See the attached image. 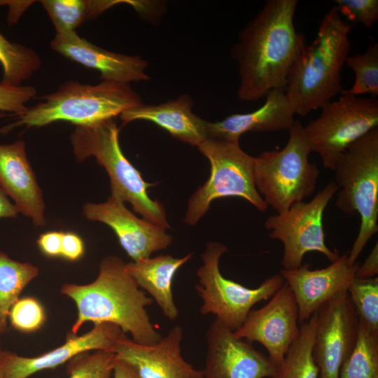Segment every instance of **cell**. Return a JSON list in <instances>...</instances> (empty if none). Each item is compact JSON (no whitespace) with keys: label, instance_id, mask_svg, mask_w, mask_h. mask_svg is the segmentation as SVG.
Segmentation results:
<instances>
[{"label":"cell","instance_id":"obj_11","mask_svg":"<svg viewBox=\"0 0 378 378\" xmlns=\"http://www.w3.org/2000/svg\"><path fill=\"white\" fill-rule=\"evenodd\" d=\"M337 190V184L331 181L309 202L295 203L286 211L266 219L270 237L284 245V269L300 267L308 252L321 253L331 262L340 257L337 251L326 246L323 225L325 209Z\"/></svg>","mask_w":378,"mask_h":378},{"label":"cell","instance_id":"obj_22","mask_svg":"<svg viewBox=\"0 0 378 378\" xmlns=\"http://www.w3.org/2000/svg\"><path fill=\"white\" fill-rule=\"evenodd\" d=\"M193 101L187 94L158 104H141L119 116L123 125L135 120L155 123L173 137L198 146L207 137V121L192 113Z\"/></svg>","mask_w":378,"mask_h":378},{"label":"cell","instance_id":"obj_7","mask_svg":"<svg viewBox=\"0 0 378 378\" xmlns=\"http://www.w3.org/2000/svg\"><path fill=\"white\" fill-rule=\"evenodd\" d=\"M288 132V140L282 149L263 151L253 160L255 188L277 214L312 195L320 175L317 165L309 160L312 152L300 121L295 120Z\"/></svg>","mask_w":378,"mask_h":378},{"label":"cell","instance_id":"obj_29","mask_svg":"<svg viewBox=\"0 0 378 378\" xmlns=\"http://www.w3.org/2000/svg\"><path fill=\"white\" fill-rule=\"evenodd\" d=\"M345 64L355 74L353 86L342 92L358 97L370 94L372 97L378 95V43L368 44L365 52L349 56Z\"/></svg>","mask_w":378,"mask_h":378},{"label":"cell","instance_id":"obj_37","mask_svg":"<svg viewBox=\"0 0 378 378\" xmlns=\"http://www.w3.org/2000/svg\"><path fill=\"white\" fill-rule=\"evenodd\" d=\"M378 274V244L373 246L370 254L361 266H358L356 277L360 279H370L377 276Z\"/></svg>","mask_w":378,"mask_h":378},{"label":"cell","instance_id":"obj_15","mask_svg":"<svg viewBox=\"0 0 378 378\" xmlns=\"http://www.w3.org/2000/svg\"><path fill=\"white\" fill-rule=\"evenodd\" d=\"M83 214L88 220L108 225L133 261L150 258L153 252L167 248L172 242L165 229L139 218L124 202L112 195L105 202L85 204Z\"/></svg>","mask_w":378,"mask_h":378},{"label":"cell","instance_id":"obj_30","mask_svg":"<svg viewBox=\"0 0 378 378\" xmlns=\"http://www.w3.org/2000/svg\"><path fill=\"white\" fill-rule=\"evenodd\" d=\"M359 320L378 335V278H355L347 290Z\"/></svg>","mask_w":378,"mask_h":378},{"label":"cell","instance_id":"obj_2","mask_svg":"<svg viewBox=\"0 0 378 378\" xmlns=\"http://www.w3.org/2000/svg\"><path fill=\"white\" fill-rule=\"evenodd\" d=\"M125 264L118 256H106L102 260L99 275L93 282L63 285L61 292L74 301L78 309L71 328L73 335H76L85 322L91 321L115 324L142 344H155L162 337L146 309L153 299L139 288L127 272Z\"/></svg>","mask_w":378,"mask_h":378},{"label":"cell","instance_id":"obj_25","mask_svg":"<svg viewBox=\"0 0 378 378\" xmlns=\"http://www.w3.org/2000/svg\"><path fill=\"white\" fill-rule=\"evenodd\" d=\"M123 1L43 0L41 1L56 33L76 31L85 21L93 19Z\"/></svg>","mask_w":378,"mask_h":378},{"label":"cell","instance_id":"obj_18","mask_svg":"<svg viewBox=\"0 0 378 378\" xmlns=\"http://www.w3.org/2000/svg\"><path fill=\"white\" fill-rule=\"evenodd\" d=\"M125 335L115 324H94L88 332L81 336L71 335L62 346L38 356L24 357L1 351L0 368L4 378H27L38 371L54 368L84 352H113L116 342Z\"/></svg>","mask_w":378,"mask_h":378},{"label":"cell","instance_id":"obj_12","mask_svg":"<svg viewBox=\"0 0 378 378\" xmlns=\"http://www.w3.org/2000/svg\"><path fill=\"white\" fill-rule=\"evenodd\" d=\"M316 313L315 362L321 378H338L356 343L358 314L347 290L338 293Z\"/></svg>","mask_w":378,"mask_h":378},{"label":"cell","instance_id":"obj_21","mask_svg":"<svg viewBox=\"0 0 378 378\" xmlns=\"http://www.w3.org/2000/svg\"><path fill=\"white\" fill-rule=\"evenodd\" d=\"M265 97V103L252 112L234 113L220 121L207 122L208 137L239 143L240 136L248 132L288 130L295 122V113L284 89L272 90Z\"/></svg>","mask_w":378,"mask_h":378},{"label":"cell","instance_id":"obj_26","mask_svg":"<svg viewBox=\"0 0 378 378\" xmlns=\"http://www.w3.org/2000/svg\"><path fill=\"white\" fill-rule=\"evenodd\" d=\"M38 275L29 262L11 259L0 251V333L6 329L9 311L27 285Z\"/></svg>","mask_w":378,"mask_h":378},{"label":"cell","instance_id":"obj_36","mask_svg":"<svg viewBox=\"0 0 378 378\" xmlns=\"http://www.w3.org/2000/svg\"><path fill=\"white\" fill-rule=\"evenodd\" d=\"M62 232L51 231L41 234L37 239V244L46 255L60 256Z\"/></svg>","mask_w":378,"mask_h":378},{"label":"cell","instance_id":"obj_5","mask_svg":"<svg viewBox=\"0 0 378 378\" xmlns=\"http://www.w3.org/2000/svg\"><path fill=\"white\" fill-rule=\"evenodd\" d=\"M119 131L115 118L85 126H76L70 139L78 161L93 156L108 174L111 195L130 202L134 212L144 219L164 229L169 228L163 204L152 200L140 172L123 154L119 143Z\"/></svg>","mask_w":378,"mask_h":378},{"label":"cell","instance_id":"obj_24","mask_svg":"<svg viewBox=\"0 0 378 378\" xmlns=\"http://www.w3.org/2000/svg\"><path fill=\"white\" fill-rule=\"evenodd\" d=\"M317 316L315 312L300 326V334L289 347L275 378H318V368L314 358Z\"/></svg>","mask_w":378,"mask_h":378},{"label":"cell","instance_id":"obj_28","mask_svg":"<svg viewBox=\"0 0 378 378\" xmlns=\"http://www.w3.org/2000/svg\"><path fill=\"white\" fill-rule=\"evenodd\" d=\"M0 64L3 68L1 83L19 86L40 68L41 59L32 49L8 41L0 33Z\"/></svg>","mask_w":378,"mask_h":378},{"label":"cell","instance_id":"obj_40","mask_svg":"<svg viewBox=\"0 0 378 378\" xmlns=\"http://www.w3.org/2000/svg\"><path fill=\"white\" fill-rule=\"evenodd\" d=\"M0 335H1V333H0ZM1 347H0V354H1ZM0 378H4L1 368H0Z\"/></svg>","mask_w":378,"mask_h":378},{"label":"cell","instance_id":"obj_9","mask_svg":"<svg viewBox=\"0 0 378 378\" xmlns=\"http://www.w3.org/2000/svg\"><path fill=\"white\" fill-rule=\"evenodd\" d=\"M227 251L225 245L209 241L201 255L203 265L198 269L199 284L195 290L202 300L201 314H214L216 319L232 331L239 329L251 307L272 296L284 284L279 274L266 279L258 288H248L225 278L220 272L219 260Z\"/></svg>","mask_w":378,"mask_h":378},{"label":"cell","instance_id":"obj_31","mask_svg":"<svg viewBox=\"0 0 378 378\" xmlns=\"http://www.w3.org/2000/svg\"><path fill=\"white\" fill-rule=\"evenodd\" d=\"M80 354L68 361L69 378H110L116 361L115 354L93 351Z\"/></svg>","mask_w":378,"mask_h":378},{"label":"cell","instance_id":"obj_1","mask_svg":"<svg viewBox=\"0 0 378 378\" xmlns=\"http://www.w3.org/2000/svg\"><path fill=\"white\" fill-rule=\"evenodd\" d=\"M298 0H268L240 31L232 48L243 102L265 97L272 90L284 89L288 74L306 46L294 24Z\"/></svg>","mask_w":378,"mask_h":378},{"label":"cell","instance_id":"obj_33","mask_svg":"<svg viewBox=\"0 0 378 378\" xmlns=\"http://www.w3.org/2000/svg\"><path fill=\"white\" fill-rule=\"evenodd\" d=\"M335 6L342 16L370 28L378 20L377 0H336Z\"/></svg>","mask_w":378,"mask_h":378},{"label":"cell","instance_id":"obj_38","mask_svg":"<svg viewBox=\"0 0 378 378\" xmlns=\"http://www.w3.org/2000/svg\"><path fill=\"white\" fill-rule=\"evenodd\" d=\"M18 213L19 211L16 206L10 202L5 192L0 187V218H15Z\"/></svg>","mask_w":378,"mask_h":378},{"label":"cell","instance_id":"obj_32","mask_svg":"<svg viewBox=\"0 0 378 378\" xmlns=\"http://www.w3.org/2000/svg\"><path fill=\"white\" fill-rule=\"evenodd\" d=\"M8 318L11 326L23 332H31L41 328L46 320L41 304L35 298L18 299L11 307Z\"/></svg>","mask_w":378,"mask_h":378},{"label":"cell","instance_id":"obj_19","mask_svg":"<svg viewBox=\"0 0 378 378\" xmlns=\"http://www.w3.org/2000/svg\"><path fill=\"white\" fill-rule=\"evenodd\" d=\"M50 48L71 61L99 71L102 80L130 84L150 78L146 72L148 62L141 57L105 50L76 31L56 33Z\"/></svg>","mask_w":378,"mask_h":378},{"label":"cell","instance_id":"obj_13","mask_svg":"<svg viewBox=\"0 0 378 378\" xmlns=\"http://www.w3.org/2000/svg\"><path fill=\"white\" fill-rule=\"evenodd\" d=\"M300 331L295 299L284 282L267 304L251 310L241 326L234 332L239 338L263 345L268 358L278 368Z\"/></svg>","mask_w":378,"mask_h":378},{"label":"cell","instance_id":"obj_16","mask_svg":"<svg viewBox=\"0 0 378 378\" xmlns=\"http://www.w3.org/2000/svg\"><path fill=\"white\" fill-rule=\"evenodd\" d=\"M183 329L174 326L153 344H142L125 335L115 344L117 359L128 363L139 378H203L202 371L186 361L181 353Z\"/></svg>","mask_w":378,"mask_h":378},{"label":"cell","instance_id":"obj_20","mask_svg":"<svg viewBox=\"0 0 378 378\" xmlns=\"http://www.w3.org/2000/svg\"><path fill=\"white\" fill-rule=\"evenodd\" d=\"M0 187L20 213L36 225H45L42 191L27 157L25 142L21 139L0 144Z\"/></svg>","mask_w":378,"mask_h":378},{"label":"cell","instance_id":"obj_8","mask_svg":"<svg viewBox=\"0 0 378 378\" xmlns=\"http://www.w3.org/2000/svg\"><path fill=\"white\" fill-rule=\"evenodd\" d=\"M197 148L209 160L211 173L190 198L186 223L195 225L214 200L225 197H239L262 212L267 210L268 206L253 181L254 157L245 153L239 143L207 137Z\"/></svg>","mask_w":378,"mask_h":378},{"label":"cell","instance_id":"obj_6","mask_svg":"<svg viewBox=\"0 0 378 378\" xmlns=\"http://www.w3.org/2000/svg\"><path fill=\"white\" fill-rule=\"evenodd\" d=\"M332 171L338 186L335 206L344 214L360 217L358 235L348 254L353 265L378 231V127L349 146Z\"/></svg>","mask_w":378,"mask_h":378},{"label":"cell","instance_id":"obj_10","mask_svg":"<svg viewBox=\"0 0 378 378\" xmlns=\"http://www.w3.org/2000/svg\"><path fill=\"white\" fill-rule=\"evenodd\" d=\"M336 101L321 108V115L303 126L311 152L321 158L324 168L333 170L340 155L352 143L378 127V99L342 92Z\"/></svg>","mask_w":378,"mask_h":378},{"label":"cell","instance_id":"obj_4","mask_svg":"<svg viewBox=\"0 0 378 378\" xmlns=\"http://www.w3.org/2000/svg\"><path fill=\"white\" fill-rule=\"evenodd\" d=\"M15 121L0 127L6 134L15 127H43L57 121L76 126L91 125L115 118L142 104L139 94L130 84L102 80L97 85L69 80L56 91L40 98Z\"/></svg>","mask_w":378,"mask_h":378},{"label":"cell","instance_id":"obj_23","mask_svg":"<svg viewBox=\"0 0 378 378\" xmlns=\"http://www.w3.org/2000/svg\"><path fill=\"white\" fill-rule=\"evenodd\" d=\"M191 258V253L182 258L160 255L126 263L125 269L139 287L150 294L164 316L174 321L178 310L172 293L173 279L178 270Z\"/></svg>","mask_w":378,"mask_h":378},{"label":"cell","instance_id":"obj_14","mask_svg":"<svg viewBox=\"0 0 378 378\" xmlns=\"http://www.w3.org/2000/svg\"><path fill=\"white\" fill-rule=\"evenodd\" d=\"M203 378H275L277 368L249 342L215 319L206 333Z\"/></svg>","mask_w":378,"mask_h":378},{"label":"cell","instance_id":"obj_27","mask_svg":"<svg viewBox=\"0 0 378 378\" xmlns=\"http://www.w3.org/2000/svg\"><path fill=\"white\" fill-rule=\"evenodd\" d=\"M338 378H378V335L360 320L356 345L342 365Z\"/></svg>","mask_w":378,"mask_h":378},{"label":"cell","instance_id":"obj_35","mask_svg":"<svg viewBox=\"0 0 378 378\" xmlns=\"http://www.w3.org/2000/svg\"><path fill=\"white\" fill-rule=\"evenodd\" d=\"M84 253L82 239L73 232H62L60 256L71 261L77 260Z\"/></svg>","mask_w":378,"mask_h":378},{"label":"cell","instance_id":"obj_34","mask_svg":"<svg viewBox=\"0 0 378 378\" xmlns=\"http://www.w3.org/2000/svg\"><path fill=\"white\" fill-rule=\"evenodd\" d=\"M36 94L33 86H13L0 83V111L18 117L28 108L26 104Z\"/></svg>","mask_w":378,"mask_h":378},{"label":"cell","instance_id":"obj_3","mask_svg":"<svg viewBox=\"0 0 378 378\" xmlns=\"http://www.w3.org/2000/svg\"><path fill=\"white\" fill-rule=\"evenodd\" d=\"M351 27L335 6L324 15L316 38L291 68L284 91L295 114L306 117L341 94L342 69L351 49Z\"/></svg>","mask_w":378,"mask_h":378},{"label":"cell","instance_id":"obj_39","mask_svg":"<svg viewBox=\"0 0 378 378\" xmlns=\"http://www.w3.org/2000/svg\"><path fill=\"white\" fill-rule=\"evenodd\" d=\"M113 376V378H139L135 370L128 363L117 358Z\"/></svg>","mask_w":378,"mask_h":378},{"label":"cell","instance_id":"obj_17","mask_svg":"<svg viewBox=\"0 0 378 378\" xmlns=\"http://www.w3.org/2000/svg\"><path fill=\"white\" fill-rule=\"evenodd\" d=\"M358 267L356 262L350 265L348 255L344 254L319 270H310L308 263L297 269H282L280 274L290 287L298 308V321L308 320L335 295L347 290Z\"/></svg>","mask_w":378,"mask_h":378}]
</instances>
